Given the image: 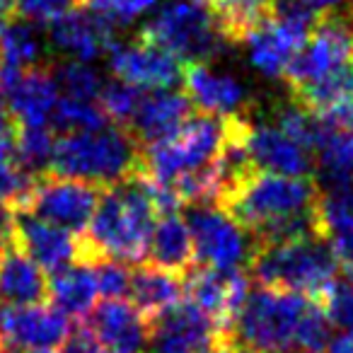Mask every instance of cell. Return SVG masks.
<instances>
[{"instance_id": "9", "label": "cell", "mask_w": 353, "mask_h": 353, "mask_svg": "<svg viewBox=\"0 0 353 353\" xmlns=\"http://www.w3.org/2000/svg\"><path fill=\"white\" fill-rule=\"evenodd\" d=\"M319 17L303 10H271L269 17L247 32V59L264 78H285Z\"/></svg>"}, {"instance_id": "37", "label": "cell", "mask_w": 353, "mask_h": 353, "mask_svg": "<svg viewBox=\"0 0 353 353\" xmlns=\"http://www.w3.org/2000/svg\"><path fill=\"white\" fill-rule=\"evenodd\" d=\"M274 123L283 133H288L293 141H298L300 145L312 152L314 136H317V117L310 114L303 104H298V102L281 104L274 114Z\"/></svg>"}, {"instance_id": "41", "label": "cell", "mask_w": 353, "mask_h": 353, "mask_svg": "<svg viewBox=\"0 0 353 353\" xmlns=\"http://www.w3.org/2000/svg\"><path fill=\"white\" fill-rule=\"evenodd\" d=\"M94 276H97V288L99 295L104 298H123L128 293V283H131V271L123 261L117 259H99L92 264Z\"/></svg>"}, {"instance_id": "4", "label": "cell", "mask_w": 353, "mask_h": 353, "mask_svg": "<svg viewBox=\"0 0 353 353\" xmlns=\"http://www.w3.org/2000/svg\"><path fill=\"white\" fill-rule=\"evenodd\" d=\"M250 269L259 285L293 290L312 300L339 279L336 256L319 235L259 245Z\"/></svg>"}, {"instance_id": "45", "label": "cell", "mask_w": 353, "mask_h": 353, "mask_svg": "<svg viewBox=\"0 0 353 353\" xmlns=\"http://www.w3.org/2000/svg\"><path fill=\"white\" fill-rule=\"evenodd\" d=\"M15 247V208L0 206V254Z\"/></svg>"}, {"instance_id": "50", "label": "cell", "mask_w": 353, "mask_h": 353, "mask_svg": "<svg viewBox=\"0 0 353 353\" xmlns=\"http://www.w3.org/2000/svg\"><path fill=\"white\" fill-rule=\"evenodd\" d=\"M194 3H201V6H203V3H208V0H194Z\"/></svg>"}, {"instance_id": "36", "label": "cell", "mask_w": 353, "mask_h": 353, "mask_svg": "<svg viewBox=\"0 0 353 353\" xmlns=\"http://www.w3.org/2000/svg\"><path fill=\"white\" fill-rule=\"evenodd\" d=\"M332 322L317 300H310L295 334V353H324L332 341Z\"/></svg>"}, {"instance_id": "49", "label": "cell", "mask_w": 353, "mask_h": 353, "mask_svg": "<svg viewBox=\"0 0 353 353\" xmlns=\"http://www.w3.org/2000/svg\"><path fill=\"white\" fill-rule=\"evenodd\" d=\"M17 10V0H0V17H10Z\"/></svg>"}, {"instance_id": "48", "label": "cell", "mask_w": 353, "mask_h": 353, "mask_svg": "<svg viewBox=\"0 0 353 353\" xmlns=\"http://www.w3.org/2000/svg\"><path fill=\"white\" fill-rule=\"evenodd\" d=\"M213 353H254V351H250V348L240 346V343H235V341L230 339V341H223L221 346H218Z\"/></svg>"}, {"instance_id": "46", "label": "cell", "mask_w": 353, "mask_h": 353, "mask_svg": "<svg viewBox=\"0 0 353 353\" xmlns=\"http://www.w3.org/2000/svg\"><path fill=\"white\" fill-rule=\"evenodd\" d=\"M290 3L305 8V10H310L312 15H317V17L329 15V12H334L339 6H343V0H290Z\"/></svg>"}, {"instance_id": "7", "label": "cell", "mask_w": 353, "mask_h": 353, "mask_svg": "<svg viewBox=\"0 0 353 353\" xmlns=\"http://www.w3.org/2000/svg\"><path fill=\"white\" fill-rule=\"evenodd\" d=\"M141 39L152 41L179 61H189V63H203L208 59H216L228 44L211 10L194 0L165 3L145 22Z\"/></svg>"}, {"instance_id": "39", "label": "cell", "mask_w": 353, "mask_h": 353, "mask_svg": "<svg viewBox=\"0 0 353 353\" xmlns=\"http://www.w3.org/2000/svg\"><path fill=\"white\" fill-rule=\"evenodd\" d=\"M83 3H88V10L107 20L109 25H131L157 6V0H83Z\"/></svg>"}, {"instance_id": "53", "label": "cell", "mask_w": 353, "mask_h": 353, "mask_svg": "<svg viewBox=\"0 0 353 353\" xmlns=\"http://www.w3.org/2000/svg\"><path fill=\"white\" fill-rule=\"evenodd\" d=\"M3 353H6V351H3Z\"/></svg>"}, {"instance_id": "40", "label": "cell", "mask_w": 353, "mask_h": 353, "mask_svg": "<svg viewBox=\"0 0 353 353\" xmlns=\"http://www.w3.org/2000/svg\"><path fill=\"white\" fill-rule=\"evenodd\" d=\"M37 176L22 170L12 157L0 160V206L20 208Z\"/></svg>"}, {"instance_id": "35", "label": "cell", "mask_w": 353, "mask_h": 353, "mask_svg": "<svg viewBox=\"0 0 353 353\" xmlns=\"http://www.w3.org/2000/svg\"><path fill=\"white\" fill-rule=\"evenodd\" d=\"M97 102L109 121L128 128V123H131L133 114L138 109V102H141V90L123 83V80H114V83L102 85Z\"/></svg>"}, {"instance_id": "27", "label": "cell", "mask_w": 353, "mask_h": 353, "mask_svg": "<svg viewBox=\"0 0 353 353\" xmlns=\"http://www.w3.org/2000/svg\"><path fill=\"white\" fill-rule=\"evenodd\" d=\"M150 264L184 276L194 266V245L189 225L179 213H162L150 232L148 254Z\"/></svg>"}, {"instance_id": "2", "label": "cell", "mask_w": 353, "mask_h": 353, "mask_svg": "<svg viewBox=\"0 0 353 353\" xmlns=\"http://www.w3.org/2000/svg\"><path fill=\"white\" fill-rule=\"evenodd\" d=\"M155 221L157 208L138 172L126 182L102 189L88 228L80 232V261L117 259L138 264L148 254Z\"/></svg>"}, {"instance_id": "28", "label": "cell", "mask_w": 353, "mask_h": 353, "mask_svg": "<svg viewBox=\"0 0 353 353\" xmlns=\"http://www.w3.org/2000/svg\"><path fill=\"white\" fill-rule=\"evenodd\" d=\"M128 295H131V303L148 319H152L182 300L184 276L172 274V271L160 269L155 264H143L136 271H131Z\"/></svg>"}, {"instance_id": "33", "label": "cell", "mask_w": 353, "mask_h": 353, "mask_svg": "<svg viewBox=\"0 0 353 353\" xmlns=\"http://www.w3.org/2000/svg\"><path fill=\"white\" fill-rule=\"evenodd\" d=\"M51 123L56 128L65 133L75 131H94L109 123V119L104 117L102 107L97 104V99H75V97H59L54 109Z\"/></svg>"}, {"instance_id": "19", "label": "cell", "mask_w": 353, "mask_h": 353, "mask_svg": "<svg viewBox=\"0 0 353 353\" xmlns=\"http://www.w3.org/2000/svg\"><path fill=\"white\" fill-rule=\"evenodd\" d=\"M49 44L65 59L92 63L107 56L117 41L114 25L94 15L92 10L73 8L49 22Z\"/></svg>"}, {"instance_id": "32", "label": "cell", "mask_w": 353, "mask_h": 353, "mask_svg": "<svg viewBox=\"0 0 353 353\" xmlns=\"http://www.w3.org/2000/svg\"><path fill=\"white\" fill-rule=\"evenodd\" d=\"M56 138L49 126H17L15 131V162L30 174L49 170L51 152H54Z\"/></svg>"}, {"instance_id": "14", "label": "cell", "mask_w": 353, "mask_h": 353, "mask_svg": "<svg viewBox=\"0 0 353 353\" xmlns=\"http://www.w3.org/2000/svg\"><path fill=\"white\" fill-rule=\"evenodd\" d=\"M240 141L252 170L290 176H310L314 170L312 152L281 131L274 121H250L240 117Z\"/></svg>"}, {"instance_id": "52", "label": "cell", "mask_w": 353, "mask_h": 353, "mask_svg": "<svg viewBox=\"0 0 353 353\" xmlns=\"http://www.w3.org/2000/svg\"><path fill=\"white\" fill-rule=\"evenodd\" d=\"M351 10H353V0H351ZM351 17H353V15H351Z\"/></svg>"}, {"instance_id": "6", "label": "cell", "mask_w": 353, "mask_h": 353, "mask_svg": "<svg viewBox=\"0 0 353 353\" xmlns=\"http://www.w3.org/2000/svg\"><path fill=\"white\" fill-rule=\"evenodd\" d=\"M307 295L256 285L237 312L230 339L254 353H295V334L310 305Z\"/></svg>"}, {"instance_id": "43", "label": "cell", "mask_w": 353, "mask_h": 353, "mask_svg": "<svg viewBox=\"0 0 353 353\" xmlns=\"http://www.w3.org/2000/svg\"><path fill=\"white\" fill-rule=\"evenodd\" d=\"M59 353H102L92 329L85 322H80L75 329H70L65 341L59 346Z\"/></svg>"}, {"instance_id": "51", "label": "cell", "mask_w": 353, "mask_h": 353, "mask_svg": "<svg viewBox=\"0 0 353 353\" xmlns=\"http://www.w3.org/2000/svg\"><path fill=\"white\" fill-rule=\"evenodd\" d=\"M348 276H351V283H353V271H348Z\"/></svg>"}, {"instance_id": "20", "label": "cell", "mask_w": 353, "mask_h": 353, "mask_svg": "<svg viewBox=\"0 0 353 353\" xmlns=\"http://www.w3.org/2000/svg\"><path fill=\"white\" fill-rule=\"evenodd\" d=\"M15 247L49 274L80 261V235L27 211H15Z\"/></svg>"}, {"instance_id": "1", "label": "cell", "mask_w": 353, "mask_h": 353, "mask_svg": "<svg viewBox=\"0 0 353 353\" xmlns=\"http://www.w3.org/2000/svg\"><path fill=\"white\" fill-rule=\"evenodd\" d=\"M317 201L319 189L310 176L250 170L221 194L218 206L247 228L256 245H266L319 235Z\"/></svg>"}, {"instance_id": "25", "label": "cell", "mask_w": 353, "mask_h": 353, "mask_svg": "<svg viewBox=\"0 0 353 353\" xmlns=\"http://www.w3.org/2000/svg\"><path fill=\"white\" fill-rule=\"evenodd\" d=\"M49 298V279L25 252L10 247L0 254V303L30 305Z\"/></svg>"}, {"instance_id": "3", "label": "cell", "mask_w": 353, "mask_h": 353, "mask_svg": "<svg viewBox=\"0 0 353 353\" xmlns=\"http://www.w3.org/2000/svg\"><path fill=\"white\" fill-rule=\"evenodd\" d=\"M138 162L141 145L128 128L107 123L94 131H75L59 138L46 172L107 189L136 174Z\"/></svg>"}, {"instance_id": "26", "label": "cell", "mask_w": 353, "mask_h": 353, "mask_svg": "<svg viewBox=\"0 0 353 353\" xmlns=\"http://www.w3.org/2000/svg\"><path fill=\"white\" fill-rule=\"evenodd\" d=\"M293 94L295 102L303 104L317 119L353 123V63Z\"/></svg>"}, {"instance_id": "15", "label": "cell", "mask_w": 353, "mask_h": 353, "mask_svg": "<svg viewBox=\"0 0 353 353\" xmlns=\"http://www.w3.org/2000/svg\"><path fill=\"white\" fill-rule=\"evenodd\" d=\"M252 283L242 269L218 271V269H189L184 274V290L201 312H206L223 332L230 336L232 322L245 305Z\"/></svg>"}, {"instance_id": "34", "label": "cell", "mask_w": 353, "mask_h": 353, "mask_svg": "<svg viewBox=\"0 0 353 353\" xmlns=\"http://www.w3.org/2000/svg\"><path fill=\"white\" fill-rule=\"evenodd\" d=\"M54 70V78L59 83V90L65 97H75V99H97L99 90H102L104 80L102 73L97 68H92L85 61H63L59 63Z\"/></svg>"}, {"instance_id": "22", "label": "cell", "mask_w": 353, "mask_h": 353, "mask_svg": "<svg viewBox=\"0 0 353 353\" xmlns=\"http://www.w3.org/2000/svg\"><path fill=\"white\" fill-rule=\"evenodd\" d=\"M192 99L184 92L174 90H152L148 97H141L133 114L128 131L136 133L138 145L160 141L174 133L189 117H192Z\"/></svg>"}, {"instance_id": "23", "label": "cell", "mask_w": 353, "mask_h": 353, "mask_svg": "<svg viewBox=\"0 0 353 353\" xmlns=\"http://www.w3.org/2000/svg\"><path fill=\"white\" fill-rule=\"evenodd\" d=\"M317 232L336 256L339 266L353 271V184L319 194Z\"/></svg>"}, {"instance_id": "5", "label": "cell", "mask_w": 353, "mask_h": 353, "mask_svg": "<svg viewBox=\"0 0 353 353\" xmlns=\"http://www.w3.org/2000/svg\"><path fill=\"white\" fill-rule=\"evenodd\" d=\"M228 138V119L196 114L189 117L174 133L141 145L138 172L172 187L182 176L211 167L221 157Z\"/></svg>"}, {"instance_id": "10", "label": "cell", "mask_w": 353, "mask_h": 353, "mask_svg": "<svg viewBox=\"0 0 353 353\" xmlns=\"http://www.w3.org/2000/svg\"><path fill=\"white\" fill-rule=\"evenodd\" d=\"M351 63L353 17L348 20V17L329 12V15H322L314 22L300 54L290 63L285 80H288L293 92H300V90L329 78L332 73H336V70L346 68Z\"/></svg>"}, {"instance_id": "11", "label": "cell", "mask_w": 353, "mask_h": 353, "mask_svg": "<svg viewBox=\"0 0 353 353\" xmlns=\"http://www.w3.org/2000/svg\"><path fill=\"white\" fill-rule=\"evenodd\" d=\"M99 194L102 189L94 184L46 172L41 179H34L25 201L15 211H27L80 235L85 232L94 208H97Z\"/></svg>"}, {"instance_id": "38", "label": "cell", "mask_w": 353, "mask_h": 353, "mask_svg": "<svg viewBox=\"0 0 353 353\" xmlns=\"http://www.w3.org/2000/svg\"><path fill=\"white\" fill-rule=\"evenodd\" d=\"M332 327L353 329V283L351 281H334L327 290L317 298Z\"/></svg>"}, {"instance_id": "16", "label": "cell", "mask_w": 353, "mask_h": 353, "mask_svg": "<svg viewBox=\"0 0 353 353\" xmlns=\"http://www.w3.org/2000/svg\"><path fill=\"white\" fill-rule=\"evenodd\" d=\"M107 63L117 80L138 90H172L182 83L184 73L182 61L145 39L114 44L107 54Z\"/></svg>"}, {"instance_id": "13", "label": "cell", "mask_w": 353, "mask_h": 353, "mask_svg": "<svg viewBox=\"0 0 353 353\" xmlns=\"http://www.w3.org/2000/svg\"><path fill=\"white\" fill-rule=\"evenodd\" d=\"M223 341H230V336L206 312H201L192 300H179L150 319L148 351L213 353Z\"/></svg>"}, {"instance_id": "47", "label": "cell", "mask_w": 353, "mask_h": 353, "mask_svg": "<svg viewBox=\"0 0 353 353\" xmlns=\"http://www.w3.org/2000/svg\"><path fill=\"white\" fill-rule=\"evenodd\" d=\"M324 353H353V329H346L339 336H332Z\"/></svg>"}, {"instance_id": "30", "label": "cell", "mask_w": 353, "mask_h": 353, "mask_svg": "<svg viewBox=\"0 0 353 353\" xmlns=\"http://www.w3.org/2000/svg\"><path fill=\"white\" fill-rule=\"evenodd\" d=\"M44 56V41L34 22L0 17V73H20L39 65Z\"/></svg>"}, {"instance_id": "21", "label": "cell", "mask_w": 353, "mask_h": 353, "mask_svg": "<svg viewBox=\"0 0 353 353\" xmlns=\"http://www.w3.org/2000/svg\"><path fill=\"white\" fill-rule=\"evenodd\" d=\"M182 83L192 104H196L203 114H211V117H245L242 112L250 107V90L230 70L192 63L189 68H184Z\"/></svg>"}, {"instance_id": "24", "label": "cell", "mask_w": 353, "mask_h": 353, "mask_svg": "<svg viewBox=\"0 0 353 353\" xmlns=\"http://www.w3.org/2000/svg\"><path fill=\"white\" fill-rule=\"evenodd\" d=\"M314 170L324 187L353 184V123H334L317 119V136L312 148Z\"/></svg>"}, {"instance_id": "18", "label": "cell", "mask_w": 353, "mask_h": 353, "mask_svg": "<svg viewBox=\"0 0 353 353\" xmlns=\"http://www.w3.org/2000/svg\"><path fill=\"white\" fill-rule=\"evenodd\" d=\"M102 353H145L150 339V319L123 298H107L90 310L85 319Z\"/></svg>"}, {"instance_id": "17", "label": "cell", "mask_w": 353, "mask_h": 353, "mask_svg": "<svg viewBox=\"0 0 353 353\" xmlns=\"http://www.w3.org/2000/svg\"><path fill=\"white\" fill-rule=\"evenodd\" d=\"M0 92L17 126H49L61 97L54 70L32 65L20 73H0Z\"/></svg>"}, {"instance_id": "29", "label": "cell", "mask_w": 353, "mask_h": 353, "mask_svg": "<svg viewBox=\"0 0 353 353\" xmlns=\"http://www.w3.org/2000/svg\"><path fill=\"white\" fill-rule=\"evenodd\" d=\"M97 276H94L92 264H85V261H73V264L54 271V276L49 279L51 303L68 317H88L90 310L97 303Z\"/></svg>"}, {"instance_id": "8", "label": "cell", "mask_w": 353, "mask_h": 353, "mask_svg": "<svg viewBox=\"0 0 353 353\" xmlns=\"http://www.w3.org/2000/svg\"><path fill=\"white\" fill-rule=\"evenodd\" d=\"M184 221L192 232L194 261L218 271H245L252 264L259 245L225 208L218 203H192Z\"/></svg>"}, {"instance_id": "42", "label": "cell", "mask_w": 353, "mask_h": 353, "mask_svg": "<svg viewBox=\"0 0 353 353\" xmlns=\"http://www.w3.org/2000/svg\"><path fill=\"white\" fill-rule=\"evenodd\" d=\"M83 0H17V10L25 20L39 22V25H49L51 20L61 17L63 12L80 8Z\"/></svg>"}, {"instance_id": "44", "label": "cell", "mask_w": 353, "mask_h": 353, "mask_svg": "<svg viewBox=\"0 0 353 353\" xmlns=\"http://www.w3.org/2000/svg\"><path fill=\"white\" fill-rule=\"evenodd\" d=\"M15 131H17V123L12 121L6 104L0 102V160L12 157V150H15Z\"/></svg>"}, {"instance_id": "31", "label": "cell", "mask_w": 353, "mask_h": 353, "mask_svg": "<svg viewBox=\"0 0 353 353\" xmlns=\"http://www.w3.org/2000/svg\"><path fill=\"white\" fill-rule=\"evenodd\" d=\"M211 15L228 41H242L264 17L271 15V0H208Z\"/></svg>"}, {"instance_id": "12", "label": "cell", "mask_w": 353, "mask_h": 353, "mask_svg": "<svg viewBox=\"0 0 353 353\" xmlns=\"http://www.w3.org/2000/svg\"><path fill=\"white\" fill-rule=\"evenodd\" d=\"M70 332L68 314L56 305L0 303V351L44 353L59 351Z\"/></svg>"}]
</instances>
